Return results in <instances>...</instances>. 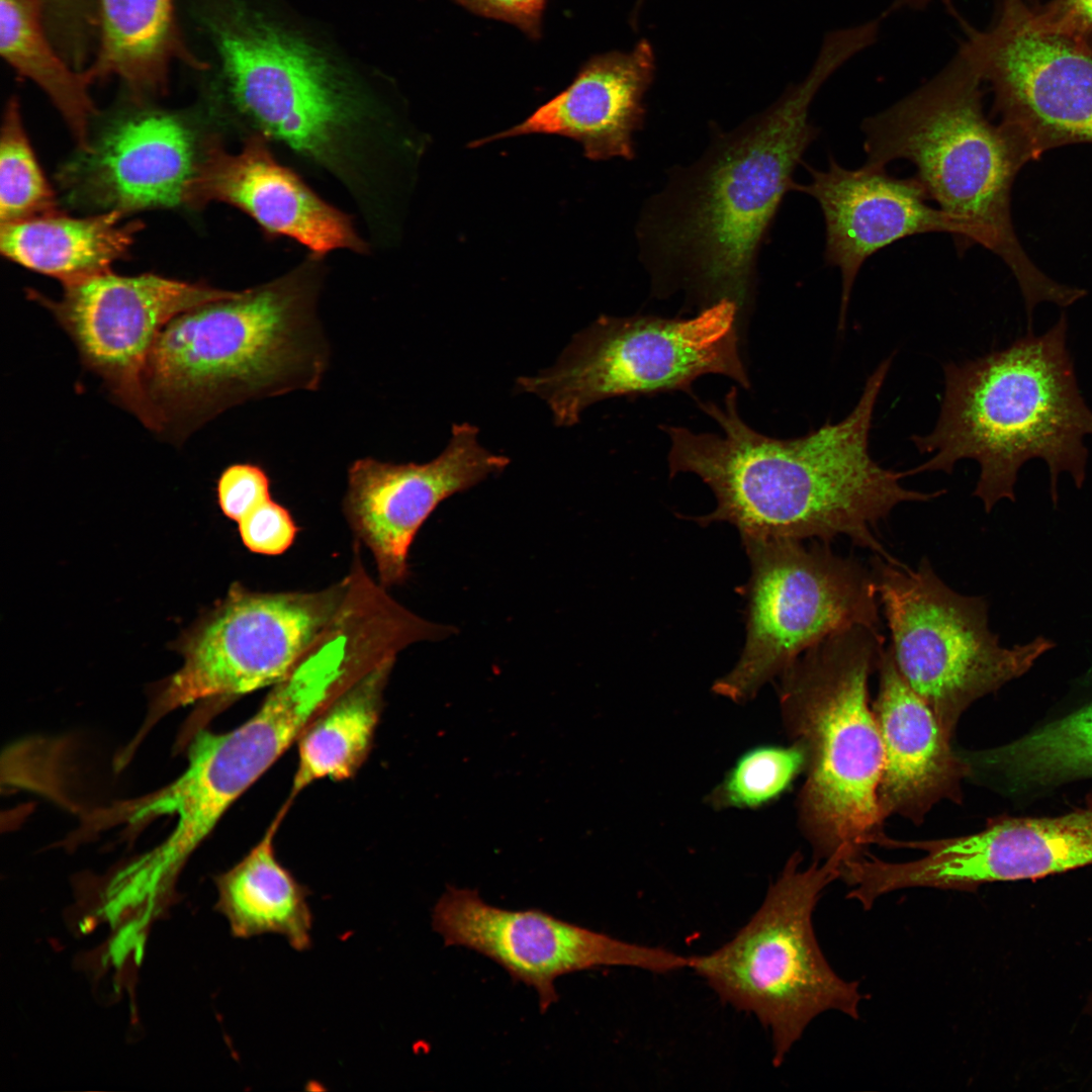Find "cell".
I'll return each mask as SVG.
<instances>
[{
  "instance_id": "obj_1",
  "label": "cell",
  "mask_w": 1092,
  "mask_h": 1092,
  "mask_svg": "<svg viewBox=\"0 0 1092 1092\" xmlns=\"http://www.w3.org/2000/svg\"><path fill=\"white\" fill-rule=\"evenodd\" d=\"M852 58L845 39L824 36L802 81L735 128L716 131L699 159L670 171L642 207L636 231L656 294L685 292L700 310L729 300L743 320L754 299L760 248L818 135L811 104Z\"/></svg>"
},
{
  "instance_id": "obj_2",
  "label": "cell",
  "mask_w": 1092,
  "mask_h": 1092,
  "mask_svg": "<svg viewBox=\"0 0 1092 1092\" xmlns=\"http://www.w3.org/2000/svg\"><path fill=\"white\" fill-rule=\"evenodd\" d=\"M892 359L886 358L868 377L845 419L827 422L800 438L777 439L749 427L739 415L735 387L723 405L699 401L721 434L663 426L670 440V475L696 474L715 495L714 511L697 521L728 523L741 539L829 543L843 535L856 546L892 558L876 536L879 523L901 503L927 502L944 492L905 488L900 481L908 471L884 468L870 455L874 410Z\"/></svg>"
},
{
  "instance_id": "obj_3",
  "label": "cell",
  "mask_w": 1092,
  "mask_h": 1092,
  "mask_svg": "<svg viewBox=\"0 0 1092 1092\" xmlns=\"http://www.w3.org/2000/svg\"><path fill=\"white\" fill-rule=\"evenodd\" d=\"M311 267L169 322L144 372L150 429L185 435L238 404L316 390L331 348Z\"/></svg>"
},
{
  "instance_id": "obj_4",
  "label": "cell",
  "mask_w": 1092,
  "mask_h": 1092,
  "mask_svg": "<svg viewBox=\"0 0 1092 1092\" xmlns=\"http://www.w3.org/2000/svg\"><path fill=\"white\" fill-rule=\"evenodd\" d=\"M1068 322L1062 312L1044 334L1032 331L1009 347L962 364L943 366L945 388L937 423L930 434L911 437L931 458L909 475L950 473L962 459L979 463L973 492L987 513L1002 499L1015 500L1022 465L1034 458L1049 468L1056 507L1058 482L1068 473L1077 488L1086 480L1092 411L1078 386L1067 348Z\"/></svg>"
},
{
  "instance_id": "obj_5",
  "label": "cell",
  "mask_w": 1092,
  "mask_h": 1092,
  "mask_svg": "<svg viewBox=\"0 0 1092 1092\" xmlns=\"http://www.w3.org/2000/svg\"><path fill=\"white\" fill-rule=\"evenodd\" d=\"M983 87L959 46L929 80L862 121L863 165L911 162L930 199L966 230L968 248H986L1011 270L1032 326L1038 303L1068 307L1083 298L1084 290L1046 276L1017 238L1011 190L1025 164L999 124L987 118Z\"/></svg>"
},
{
  "instance_id": "obj_6",
  "label": "cell",
  "mask_w": 1092,
  "mask_h": 1092,
  "mask_svg": "<svg viewBox=\"0 0 1092 1092\" xmlns=\"http://www.w3.org/2000/svg\"><path fill=\"white\" fill-rule=\"evenodd\" d=\"M883 651L880 630L855 626L811 647L780 674L785 730L806 756L799 825L817 861L853 858L886 835L878 803L884 748L869 695Z\"/></svg>"
},
{
  "instance_id": "obj_7",
  "label": "cell",
  "mask_w": 1092,
  "mask_h": 1092,
  "mask_svg": "<svg viewBox=\"0 0 1092 1092\" xmlns=\"http://www.w3.org/2000/svg\"><path fill=\"white\" fill-rule=\"evenodd\" d=\"M234 106L268 136L342 173L373 104L321 50L241 0L200 13Z\"/></svg>"
},
{
  "instance_id": "obj_8",
  "label": "cell",
  "mask_w": 1092,
  "mask_h": 1092,
  "mask_svg": "<svg viewBox=\"0 0 1092 1092\" xmlns=\"http://www.w3.org/2000/svg\"><path fill=\"white\" fill-rule=\"evenodd\" d=\"M802 860L800 852L793 853L760 907L728 942L689 957V969L723 1003L753 1014L769 1029L776 1067L815 1017L836 1010L858 1019L863 998L858 982L845 981L830 967L812 924L823 890L840 879L844 858L835 854L806 869Z\"/></svg>"
},
{
  "instance_id": "obj_9",
  "label": "cell",
  "mask_w": 1092,
  "mask_h": 1092,
  "mask_svg": "<svg viewBox=\"0 0 1092 1092\" xmlns=\"http://www.w3.org/2000/svg\"><path fill=\"white\" fill-rule=\"evenodd\" d=\"M872 570L895 665L950 739L975 702L1027 673L1055 646L1043 635L1002 645L987 601L950 588L926 558L912 569L877 555Z\"/></svg>"
},
{
  "instance_id": "obj_10",
  "label": "cell",
  "mask_w": 1092,
  "mask_h": 1092,
  "mask_svg": "<svg viewBox=\"0 0 1092 1092\" xmlns=\"http://www.w3.org/2000/svg\"><path fill=\"white\" fill-rule=\"evenodd\" d=\"M740 322L729 300L689 318L602 315L573 337L554 366L520 377L517 385L544 399L560 427L575 425L597 401L689 390L706 374L724 375L749 388Z\"/></svg>"
},
{
  "instance_id": "obj_11",
  "label": "cell",
  "mask_w": 1092,
  "mask_h": 1092,
  "mask_svg": "<svg viewBox=\"0 0 1092 1092\" xmlns=\"http://www.w3.org/2000/svg\"><path fill=\"white\" fill-rule=\"evenodd\" d=\"M741 540L750 564L745 642L735 665L712 686L715 694L746 703L831 635L855 626L880 629L875 576L857 559L820 541Z\"/></svg>"
},
{
  "instance_id": "obj_12",
  "label": "cell",
  "mask_w": 1092,
  "mask_h": 1092,
  "mask_svg": "<svg viewBox=\"0 0 1092 1092\" xmlns=\"http://www.w3.org/2000/svg\"><path fill=\"white\" fill-rule=\"evenodd\" d=\"M349 578L316 592L260 593L239 582L176 639L182 666L157 689L130 744L176 709L275 686L339 610Z\"/></svg>"
},
{
  "instance_id": "obj_13",
  "label": "cell",
  "mask_w": 1092,
  "mask_h": 1092,
  "mask_svg": "<svg viewBox=\"0 0 1092 1092\" xmlns=\"http://www.w3.org/2000/svg\"><path fill=\"white\" fill-rule=\"evenodd\" d=\"M960 47L993 95V113L1024 164L1045 152L1092 144V46L1043 23L1027 0H998L977 28L945 1Z\"/></svg>"
},
{
  "instance_id": "obj_14",
  "label": "cell",
  "mask_w": 1092,
  "mask_h": 1092,
  "mask_svg": "<svg viewBox=\"0 0 1092 1092\" xmlns=\"http://www.w3.org/2000/svg\"><path fill=\"white\" fill-rule=\"evenodd\" d=\"M432 926L446 946L472 949L534 988L542 1013L558 1001L554 981L563 975L601 967L658 974L689 968V957L623 941L539 909L498 908L469 889L448 887L433 909Z\"/></svg>"
},
{
  "instance_id": "obj_15",
  "label": "cell",
  "mask_w": 1092,
  "mask_h": 1092,
  "mask_svg": "<svg viewBox=\"0 0 1092 1092\" xmlns=\"http://www.w3.org/2000/svg\"><path fill=\"white\" fill-rule=\"evenodd\" d=\"M239 291L157 274L110 270L64 286L58 299L30 291L49 308L77 347L83 363L114 398L150 428L144 372L162 330L177 315Z\"/></svg>"
},
{
  "instance_id": "obj_16",
  "label": "cell",
  "mask_w": 1092,
  "mask_h": 1092,
  "mask_svg": "<svg viewBox=\"0 0 1092 1092\" xmlns=\"http://www.w3.org/2000/svg\"><path fill=\"white\" fill-rule=\"evenodd\" d=\"M213 142L184 114L141 106L90 139L60 181L72 203L100 212L192 206Z\"/></svg>"
},
{
  "instance_id": "obj_17",
  "label": "cell",
  "mask_w": 1092,
  "mask_h": 1092,
  "mask_svg": "<svg viewBox=\"0 0 1092 1092\" xmlns=\"http://www.w3.org/2000/svg\"><path fill=\"white\" fill-rule=\"evenodd\" d=\"M894 846L924 855L884 864L882 880L892 892L920 887L973 892L987 883L1037 879L1092 866V795L1063 814L1001 815L971 834L895 839Z\"/></svg>"
},
{
  "instance_id": "obj_18",
  "label": "cell",
  "mask_w": 1092,
  "mask_h": 1092,
  "mask_svg": "<svg viewBox=\"0 0 1092 1092\" xmlns=\"http://www.w3.org/2000/svg\"><path fill=\"white\" fill-rule=\"evenodd\" d=\"M477 435L475 426L455 424L444 451L427 463L364 457L350 465L344 513L356 541L371 551L384 588L406 579L411 545L440 503L510 463L482 447Z\"/></svg>"
},
{
  "instance_id": "obj_19",
  "label": "cell",
  "mask_w": 1092,
  "mask_h": 1092,
  "mask_svg": "<svg viewBox=\"0 0 1092 1092\" xmlns=\"http://www.w3.org/2000/svg\"><path fill=\"white\" fill-rule=\"evenodd\" d=\"M811 175L796 191L813 197L825 224L824 259L841 274L838 331H843L851 290L862 264L878 251L907 237L947 233L965 251L967 233L953 217L928 203L917 176L897 178L886 167L846 169L830 156L825 171L805 165Z\"/></svg>"
},
{
  "instance_id": "obj_20",
  "label": "cell",
  "mask_w": 1092,
  "mask_h": 1092,
  "mask_svg": "<svg viewBox=\"0 0 1092 1092\" xmlns=\"http://www.w3.org/2000/svg\"><path fill=\"white\" fill-rule=\"evenodd\" d=\"M224 202L249 214L268 234L302 244L315 255L364 250L351 219L280 165L267 140L253 135L236 154L216 141L197 180L192 206Z\"/></svg>"
},
{
  "instance_id": "obj_21",
  "label": "cell",
  "mask_w": 1092,
  "mask_h": 1092,
  "mask_svg": "<svg viewBox=\"0 0 1092 1092\" xmlns=\"http://www.w3.org/2000/svg\"><path fill=\"white\" fill-rule=\"evenodd\" d=\"M879 691L872 705L884 748L878 788L881 814L920 825L942 801L963 802L969 767L927 704L898 671L890 648L879 665Z\"/></svg>"
},
{
  "instance_id": "obj_22",
  "label": "cell",
  "mask_w": 1092,
  "mask_h": 1092,
  "mask_svg": "<svg viewBox=\"0 0 1092 1092\" xmlns=\"http://www.w3.org/2000/svg\"><path fill=\"white\" fill-rule=\"evenodd\" d=\"M652 46L638 41L629 52L590 58L572 83L521 123L470 144L480 147L507 138L556 134L579 143L592 161L635 157L633 134L646 116L644 95L655 76Z\"/></svg>"
},
{
  "instance_id": "obj_23",
  "label": "cell",
  "mask_w": 1092,
  "mask_h": 1092,
  "mask_svg": "<svg viewBox=\"0 0 1092 1092\" xmlns=\"http://www.w3.org/2000/svg\"><path fill=\"white\" fill-rule=\"evenodd\" d=\"M965 757L974 782L1019 803L1092 779V664L1026 732Z\"/></svg>"
},
{
  "instance_id": "obj_24",
  "label": "cell",
  "mask_w": 1092,
  "mask_h": 1092,
  "mask_svg": "<svg viewBox=\"0 0 1092 1092\" xmlns=\"http://www.w3.org/2000/svg\"><path fill=\"white\" fill-rule=\"evenodd\" d=\"M177 62L206 68L182 37L174 0H100L98 47L83 71L90 84L117 79L144 102L167 91Z\"/></svg>"
},
{
  "instance_id": "obj_25",
  "label": "cell",
  "mask_w": 1092,
  "mask_h": 1092,
  "mask_svg": "<svg viewBox=\"0 0 1092 1092\" xmlns=\"http://www.w3.org/2000/svg\"><path fill=\"white\" fill-rule=\"evenodd\" d=\"M118 211L87 217L59 212L1 223L0 249L9 260L60 280L64 286L110 270L123 258L142 228Z\"/></svg>"
},
{
  "instance_id": "obj_26",
  "label": "cell",
  "mask_w": 1092,
  "mask_h": 1092,
  "mask_svg": "<svg viewBox=\"0 0 1092 1092\" xmlns=\"http://www.w3.org/2000/svg\"><path fill=\"white\" fill-rule=\"evenodd\" d=\"M277 819L238 863L215 879V909L237 938L279 934L296 950L311 944L308 890L277 859L273 838Z\"/></svg>"
},
{
  "instance_id": "obj_27",
  "label": "cell",
  "mask_w": 1092,
  "mask_h": 1092,
  "mask_svg": "<svg viewBox=\"0 0 1092 1092\" xmlns=\"http://www.w3.org/2000/svg\"><path fill=\"white\" fill-rule=\"evenodd\" d=\"M395 657L383 659L358 676L309 722L298 738L292 794L323 779H349L362 765L371 747L382 691Z\"/></svg>"
},
{
  "instance_id": "obj_28",
  "label": "cell",
  "mask_w": 1092,
  "mask_h": 1092,
  "mask_svg": "<svg viewBox=\"0 0 1092 1092\" xmlns=\"http://www.w3.org/2000/svg\"><path fill=\"white\" fill-rule=\"evenodd\" d=\"M0 52L19 75L38 86L69 126L79 150L90 141L96 113L84 72L61 55L47 30L40 0H0Z\"/></svg>"
},
{
  "instance_id": "obj_29",
  "label": "cell",
  "mask_w": 1092,
  "mask_h": 1092,
  "mask_svg": "<svg viewBox=\"0 0 1092 1092\" xmlns=\"http://www.w3.org/2000/svg\"><path fill=\"white\" fill-rule=\"evenodd\" d=\"M57 200L30 146L16 97L9 99L0 143L1 223L18 222L57 211Z\"/></svg>"
},
{
  "instance_id": "obj_30",
  "label": "cell",
  "mask_w": 1092,
  "mask_h": 1092,
  "mask_svg": "<svg viewBox=\"0 0 1092 1092\" xmlns=\"http://www.w3.org/2000/svg\"><path fill=\"white\" fill-rule=\"evenodd\" d=\"M805 766L804 749L795 741L757 746L738 758L705 801L718 811L761 808L787 792Z\"/></svg>"
},
{
  "instance_id": "obj_31",
  "label": "cell",
  "mask_w": 1092,
  "mask_h": 1092,
  "mask_svg": "<svg viewBox=\"0 0 1092 1092\" xmlns=\"http://www.w3.org/2000/svg\"><path fill=\"white\" fill-rule=\"evenodd\" d=\"M100 0H40L47 30L62 56L80 67L94 56Z\"/></svg>"
},
{
  "instance_id": "obj_32",
  "label": "cell",
  "mask_w": 1092,
  "mask_h": 1092,
  "mask_svg": "<svg viewBox=\"0 0 1092 1092\" xmlns=\"http://www.w3.org/2000/svg\"><path fill=\"white\" fill-rule=\"evenodd\" d=\"M237 523L244 545L263 555L284 553L298 532L289 511L272 497L257 505Z\"/></svg>"
},
{
  "instance_id": "obj_33",
  "label": "cell",
  "mask_w": 1092,
  "mask_h": 1092,
  "mask_svg": "<svg viewBox=\"0 0 1092 1092\" xmlns=\"http://www.w3.org/2000/svg\"><path fill=\"white\" fill-rule=\"evenodd\" d=\"M218 506L225 517L238 522L260 503L271 497L266 471L254 463H235L219 475Z\"/></svg>"
},
{
  "instance_id": "obj_34",
  "label": "cell",
  "mask_w": 1092,
  "mask_h": 1092,
  "mask_svg": "<svg viewBox=\"0 0 1092 1092\" xmlns=\"http://www.w3.org/2000/svg\"><path fill=\"white\" fill-rule=\"evenodd\" d=\"M480 15L515 24L532 38L541 34L546 0H456Z\"/></svg>"
},
{
  "instance_id": "obj_35",
  "label": "cell",
  "mask_w": 1092,
  "mask_h": 1092,
  "mask_svg": "<svg viewBox=\"0 0 1092 1092\" xmlns=\"http://www.w3.org/2000/svg\"><path fill=\"white\" fill-rule=\"evenodd\" d=\"M1033 6L1043 23L1079 35L1092 46V0H1050Z\"/></svg>"
},
{
  "instance_id": "obj_36",
  "label": "cell",
  "mask_w": 1092,
  "mask_h": 1092,
  "mask_svg": "<svg viewBox=\"0 0 1092 1092\" xmlns=\"http://www.w3.org/2000/svg\"><path fill=\"white\" fill-rule=\"evenodd\" d=\"M336 620H339V619H336ZM342 620H348V621H351V622L355 623L354 621H352V620H349V619H342ZM334 621H335V620H334ZM332 622H333V621H332ZM332 622H331V623H332ZM331 623H330V624H331ZM330 624H329V625H330ZM355 624H356L357 626H359V625H358L357 623H355ZM359 627H360V628H361V629H362V630H363V631H364V632H365V633L367 634V632H366V631H365V630H364V629H363V628H362L361 626H359ZM367 636L369 637V635H368V634H367ZM369 639H370V637H369ZM370 641H371V639H370ZM371 644H372V649H373V643H372V641H371ZM373 657H374V649H373ZM373 657H372V661H373ZM372 661H371V663H372ZM370 665H371V664H370ZM369 667H370V666H369ZM369 667H368V668H369ZM368 668H367V669H368ZM367 669H366V670H367ZM364 672H365V671H364Z\"/></svg>"
}]
</instances>
